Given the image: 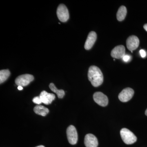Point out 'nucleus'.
Returning <instances> with one entry per match:
<instances>
[{
	"instance_id": "4",
	"label": "nucleus",
	"mask_w": 147,
	"mask_h": 147,
	"mask_svg": "<svg viewBox=\"0 0 147 147\" xmlns=\"http://www.w3.org/2000/svg\"><path fill=\"white\" fill-rule=\"evenodd\" d=\"M67 135L69 144L75 145L78 141V134L75 127L69 125L67 129Z\"/></svg>"
},
{
	"instance_id": "15",
	"label": "nucleus",
	"mask_w": 147,
	"mask_h": 147,
	"mask_svg": "<svg viewBox=\"0 0 147 147\" xmlns=\"http://www.w3.org/2000/svg\"><path fill=\"white\" fill-rule=\"evenodd\" d=\"M49 87L52 91L57 94L59 98H63L65 94L64 91L63 90H58L53 83H51L50 84Z\"/></svg>"
},
{
	"instance_id": "18",
	"label": "nucleus",
	"mask_w": 147,
	"mask_h": 147,
	"mask_svg": "<svg viewBox=\"0 0 147 147\" xmlns=\"http://www.w3.org/2000/svg\"><path fill=\"white\" fill-rule=\"evenodd\" d=\"M130 58H131V57H130L129 55H125L122 59L125 62H127L130 60Z\"/></svg>"
},
{
	"instance_id": "17",
	"label": "nucleus",
	"mask_w": 147,
	"mask_h": 147,
	"mask_svg": "<svg viewBox=\"0 0 147 147\" xmlns=\"http://www.w3.org/2000/svg\"><path fill=\"white\" fill-rule=\"evenodd\" d=\"M32 101L33 102H34V103H35V104H38V105L42 103L41 99H40L39 96L35 97L33 99Z\"/></svg>"
},
{
	"instance_id": "2",
	"label": "nucleus",
	"mask_w": 147,
	"mask_h": 147,
	"mask_svg": "<svg viewBox=\"0 0 147 147\" xmlns=\"http://www.w3.org/2000/svg\"><path fill=\"white\" fill-rule=\"evenodd\" d=\"M120 134L122 139L126 144H132L137 142L136 136L133 132L127 129H122L120 131Z\"/></svg>"
},
{
	"instance_id": "21",
	"label": "nucleus",
	"mask_w": 147,
	"mask_h": 147,
	"mask_svg": "<svg viewBox=\"0 0 147 147\" xmlns=\"http://www.w3.org/2000/svg\"><path fill=\"white\" fill-rule=\"evenodd\" d=\"M18 89L19 90H21L23 89V87L21 86H18Z\"/></svg>"
},
{
	"instance_id": "14",
	"label": "nucleus",
	"mask_w": 147,
	"mask_h": 147,
	"mask_svg": "<svg viewBox=\"0 0 147 147\" xmlns=\"http://www.w3.org/2000/svg\"><path fill=\"white\" fill-rule=\"evenodd\" d=\"M127 10L126 7L124 6H121L118 11L117 14V18L119 21H121L124 20L126 16Z\"/></svg>"
},
{
	"instance_id": "19",
	"label": "nucleus",
	"mask_w": 147,
	"mask_h": 147,
	"mask_svg": "<svg viewBox=\"0 0 147 147\" xmlns=\"http://www.w3.org/2000/svg\"><path fill=\"white\" fill-rule=\"evenodd\" d=\"M140 55H141V57H142V58H144L146 57V52H145V50H140Z\"/></svg>"
},
{
	"instance_id": "12",
	"label": "nucleus",
	"mask_w": 147,
	"mask_h": 147,
	"mask_svg": "<svg viewBox=\"0 0 147 147\" xmlns=\"http://www.w3.org/2000/svg\"><path fill=\"white\" fill-rule=\"evenodd\" d=\"M40 97L42 103L46 105H49L52 103V101L55 100V95L52 93H49L45 91H43L40 93Z\"/></svg>"
},
{
	"instance_id": "6",
	"label": "nucleus",
	"mask_w": 147,
	"mask_h": 147,
	"mask_svg": "<svg viewBox=\"0 0 147 147\" xmlns=\"http://www.w3.org/2000/svg\"><path fill=\"white\" fill-rule=\"evenodd\" d=\"M134 94V90L131 88H127L123 90L120 93L118 97L121 102H126L132 98Z\"/></svg>"
},
{
	"instance_id": "5",
	"label": "nucleus",
	"mask_w": 147,
	"mask_h": 147,
	"mask_svg": "<svg viewBox=\"0 0 147 147\" xmlns=\"http://www.w3.org/2000/svg\"><path fill=\"white\" fill-rule=\"evenodd\" d=\"M57 15L59 20L62 22H66L69 18V13L68 9L64 4H60L58 7Z\"/></svg>"
},
{
	"instance_id": "22",
	"label": "nucleus",
	"mask_w": 147,
	"mask_h": 147,
	"mask_svg": "<svg viewBox=\"0 0 147 147\" xmlns=\"http://www.w3.org/2000/svg\"><path fill=\"white\" fill-rule=\"evenodd\" d=\"M36 147H45L43 146H42V145H41V146H38Z\"/></svg>"
},
{
	"instance_id": "3",
	"label": "nucleus",
	"mask_w": 147,
	"mask_h": 147,
	"mask_svg": "<svg viewBox=\"0 0 147 147\" xmlns=\"http://www.w3.org/2000/svg\"><path fill=\"white\" fill-rule=\"evenodd\" d=\"M34 77L29 74H23L18 76L15 80V83L18 86L24 87L28 86L33 81Z\"/></svg>"
},
{
	"instance_id": "20",
	"label": "nucleus",
	"mask_w": 147,
	"mask_h": 147,
	"mask_svg": "<svg viewBox=\"0 0 147 147\" xmlns=\"http://www.w3.org/2000/svg\"><path fill=\"white\" fill-rule=\"evenodd\" d=\"M144 29L147 32V24H145L144 26Z\"/></svg>"
},
{
	"instance_id": "16",
	"label": "nucleus",
	"mask_w": 147,
	"mask_h": 147,
	"mask_svg": "<svg viewBox=\"0 0 147 147\" xmlns=\"http://www.w3.org/2000/svg\"><path fill=\"white\" fill-rule=\"evenodd\" d=\"M10 75V72L8 69H3L0 71V83H3L6 81Z\"/></svg>"
},
{
	"instance_id": "9",
	"label": "nucleus",
	"mask_w": 147,
	"mask_h": 147,
	"mask_svg": "<svg viewBox=\"0 0 147 147\" xmlns=\"http://www.w3.org/2000/svg\"><path fill=\"white\" fill-rule=\"evenodd\" d=\"M84 144L86 147H97L98 142L96 137L92 134H88L85 136Z\"/></svg>"
},
{
	"instance_id": "10",
	"label": "nucleus",
	"mask_w": 147,
	"mask_h": 147,
	"mask_svg": "<svg viewBox=\"0 0 147 147\" xmlns=\"http://www.w3.org/2000/svg\"><path fill=\"white\" fill-rule=\"evenodd\" d=\"M125 47L123 45L116 46L112 50L111 55L113 58L120 59L123 58L125 55Z\"/></svg>"
},
{
	"instance_id": "13",
	"label": "nucleus",
	"mask_w": 147,
	"mask_h": 147,
	"mask_svg": "<svg viewBox=\"0 0 147 147\" xmlns=\"http://www.w3.org/2000/svg\"><path fill=\"white\" fill-rule=\"evenodd\" d=\"M34 111L36 114L42 116H45L49 113L48 108L41 105H37L34 108Z\"/></svg>"
},
{
	"instance_id": "8",
	"label": "nucleus",
	"mask_w": 147,
	"mask_h": 147,
	"mask_svg": "<svg viewBox=\"0 0 147 147\" xmlns=\"http://www.w3.org/2000/svg\"><path fill=\"white\" fill-rule=\"evenodd\" d=\"M139 40L137 36L134 35L129 37L126 40V45L127 49L132 52L139 47Z\"/></svg>"
},
{
	"instance_id": "7",
	"label": "nucleus",
	"mask_w": 147,
	"mask_h": 147,
	"mask_svg": "<svg viewBox=\"0 0 147 147\" xmlns=\"http://www.w3.org/2000/svg\"><path fill=\"white\" fill-rule=\"evenodd\" d=\"M93 99L95 102L102 107L108 105V99L107 96L101 92H96L93 95Z\"/></svg>"
},
{
	"instance_id": "1",
	"label": "nucleus",
	"mask_w": 147,
	"mask_h": 147,
	"mask_svg": "<svg viewBox=\"0 0 147 147\" xmlns=\"http://www.w3.org/2000/svg\"><path fill=\"white\" fill-rule=\"evenodd\" d=\"M88 78L94 87L100 86L103 82V76L102 71L97 66L90 67L88 71Z\"/></svg>"
},
{
	"instance_id": "11",
	"label": "nucleus",
	"mask_w": 147,
	"mask_h": 147,
	"mask_svg": "<svg viewBox=\"0 0 147 147\" xmlns=\"http://www.w3.org/2000/svg\"><path fill=\"white\" fill-rule=\"evenodd\" d=\"M96 38L97 35L96 33L94 31L90 32L84 45L85 49L89 50L91 49L92 47L94 45L95 42L96 41Z\"/></svg>"
},
{
	"instance_id": "23",
	"label": "nucleus",
	"mask_w": 147,
	"mask_h": 147,
	"mask_svg": "<svg viewBox=\"0 0 147 147\" xmlns=\"http://www.w3.org/2000/svg\"><path fill=\"white\" fill-rule=\"evenodd\" d=\"M145 115L147 116V110H146V112H145Z\"/></svg>"
}]
</instances>
